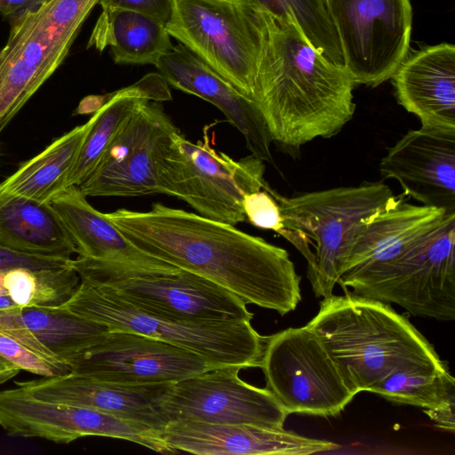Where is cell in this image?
Returning a JSON list of instances; mask_svg holds the SVG:
<instances>
[{
  "label": "cell",
  "instance_id": "obj_1",
  "mask_svg": "<svg viewBox=\"0 0 455 455\" xmlns=\"http://www.w3.org/2000/svg\"><path fill=\"white\" fill-rule=\"evenodd\" d=\"M106 214L140 251L213 282L246 305L284 315L301 300V278L289 253L261 237L160 203L147 212Z\"/></svg>",
  "mask_w": 455,
  "mask_h": 455
},
{
  "label": "cell",
  "instance_id": "obj_2",
  "mask_svg": "<svg viewBox=\"0 0 455 455\" xmlns=\"http://www.w3.org/2000/svg\"><path fill=\"white\" fill-rule=\"evenodd\" d=\"M264 16L267 38L252 100L272 141L293 154L316 138L336 135L352 119L355 84L344 65L310 43L293 17Z\"/></svg>",
  "mask_w": 455,
  "mask_h": 455
},
{
  "label": "cell",
  "instance_id": "obj_3",
  "mask_svg": "<svg viewBox=\"0 0 455 455\" xmlns=\"http://www.w3.org/2000/svg\"><path fill=\"white\" fill-rule=\"evenodd\" d=\"M307 326L355 395L368 392L396 371L448 369L428 340L390 304L348 291L323 298Z\"/></svg>",
  "mask_w": 455,
  "mask_h": 455
},
{
  "label": "cell",
  "instance_id": "obj_4",
  "mask_svg": "<svg viewBox=\"0 0 455 455\" xmlns=\"http://www.w3.org/2000/svg\"><path fill=\"white\" fill-rule=\"evenodd\" d=\"M455 212L394 258L341 275L347 291L387 304H396L415 316L455 319Z\"/></svg>",
  "mask_w": 455,
  "mask_h": 455
},
{
  "label": "cell",
  "instance_id": "obj_5",
  "mask_svg": "<svg viewBox=\"0 0 455 455\" xmlns=\"http://www.w3.org/2000/svg\"><path fill=\"white\" fill-rule=\"evenodd\" d=\"M85 282L137 308L172 319L249 321L246 304L225 288L177 267H153L78 256Z\"/></svg>",
  "mask_w": 455,
  "mask_h": 455
},
{
  "label": "cell",
  "instance_id": "obj_6",
  "mask_svg": "<svg viewBox=\"0 0 455 455\" xmlns=\"http://www.w3.org/2000/svg\"><path fill=\"white\" fill-rule=\"evenodd\" d=\"M60 307L105 324L109 331L135 332L165 341L218 367L260 368L269 339L249 321H196L150 314L83 281Z\"/></svg>",
  "mask_w": 455,
  "mask_h": 455
},
{
  "label": "cell",
  "instance_id": "obj_7",
  "mask_svg": "<svg viewBox=\"0 0 455 455\" xmlns=\"http://www.w3.org/2000/svg\"><path fill=\"white\" fill-rule=\"evenodd\" d=\"M100 0H48L8 19L0 52V132L68 56L82 25Z\"/></svg>",
  "mask_w": 455,
  "mask_h": 455
},
{
  "label": "cell",
  "instance_id": "obj_8",
  "mask_svg": "<svg viewBox=\"0 0 455 455\" xmlns=\"http://www.w3.org/2000/svg\"><path fill=\"white\" fill-rule=\"evenodd\" d=\"M194 143L174 131L157 166L159 193L185 201L197 214L235 226L246 220L243 199L263 189V161L251 154L240 160L212 147L206 127Z\"/></svg>",
  "mask_w": 455,
  "mask_h": 455
},
{
  "label": "cell",
  "instance_id": "obj_9",
  "mask_svg": "<svg viewBox=\"0 0 455 455\" xmlns=\"http://www.w3.org/2000/svg\"><path fill=\"white\" fill-rule=\"evenodd\" d=\"M165 28L252 100L267 38L262 12L238 0H173Z\"/></svg>",
  "mask_w": 455,
  "mask_h": 455
},
{
  "label": "cell",
  "instance_id": "obj_10",
  "mask_svg": "<svg viewBox=\"0 0 455 455\" xmlns=\"http://www.w3.org/2000/svg\"><path fill=\"white\" fill-rule=\"evenodd\" d=\"M277 202L285 228L314 242L315 267L307 275L316 297L332 294L344 269L352 240L361 220L395 198L382 183L340 187L286 197L263 188Z\"/></svg>",
  "mask_w": 455,
  "mask_h": 455
},
{
  "label": "cell",
  "instance_id": "obj_11",
  "mask_svg": "<svg viewBox=\"0 0 455 455\" xmlns=\"http://www.w3.org/2000/svg\"><path fill=\"white\" fill-rule=\"evenodd\" d=\"M260 368L288 414L335 416L355 396L307 325L270 335Z\"/></svg>",
  "mask_w": 455,
  "mask_h": 455
},
{
  "label": "cell",
  "instance_id": "obj_12",
  "mask_svg": "<svg viewBox=\"0 0 455 455\" xmlns=\"http://www.w3.org/2000/svg\"><path fill=\"white\" fill-rule=\"evenodd\" d=\"M355 84L376 87L390 79L408 55L412 26L410 0H325Z\"/></svg>",
  "mask_w": 455,
  "mask_h": 455
},
{
  "label": "cell",
  "instance_id": "obj_13",
  "mask_svg": "<svg viewBox=\"0 0 455 455\" xmlns=\"http://www.w3.org/2000/svg\"><path fill=\"white\" fill-rule=\"evenodd\" d=\"M240 370L219 367L171 383L161 400L168 422L192 420L283 429L288 413L267 387L241 379Z\"/></svg>",
  "mask_w": 455,
  "mask_h": 455
},
{
  "label": "cell",
  "instance_id": "obj_14",
  "mask_svg": "<svg viewBox=\"0 0 455 455\" xmlns=\"http://www.w3.org/2000/svg\"><path fill=\"white\" fill-rule=\"evenodd\" d=\"M0 427L11 436L68 443L84 436L126 440L160 453H172L162 431L82 406L35 398L18 387L0 391Z\"/></svg>",
  "mask_w": 455,
  "mask_h": 455
},
{
  "label": "cell",
  "instance_id": "obj_15",
  "mask_svg": "<svg viewBox=\"0 0 455 455\" xmlns=\"http://www.w3.org/2000/svg\"><path fill=\"white\" fill-rule=\"evenodd\" d=\"M70 372L125 384H170L219 368L204 357L143 334L108 331L68 362Z\"/></svg>",
  "mask_w": 455,
  "mask_h": 455
},
{
  "label": "cell",
  "instance_id": "obj_16",
  "mask_svg": "<svg viewBox=\"0 0 455 455\" xmlns=\"http://www.w3.org/2000/svg\"><path fill=\"white\" fill-rule=\"evenodd\" d=\"M177 129L157 101L144 102L77 187L86 196L131 197L159 193L158 160Z\"/></svg>",
  "mask_w": 455,
  "mask_h": 455
},
{
  "label": "cell",
  "instance_id": "obj_17",
  "mask_svg": "<svg viewBox=\"0 0 455 455\" xmlns=\"http://www.w3.org/2000/svg\"><path fill=\"white\" fill-rule=\"evenodd\" d=\"M379 172L422 205L455 212V130L409 131L388 148Z\"/></svg>",
  "mask_w": 455,
  "mask_h": 455
},
{
  "label": "cell",
  "instance_id": "obj_18",
  "mask_svg": "<svg viewBox=\"0 0 455 455\" xmlns=\"http://www.w3.org/2000/svg\"><path fill=\"white\" fill-rule=\"evenodd\" d=\"M167 84L214 105L243 136L251 154L274 163L272 138L256 102L179 44L155 65Z\"/></svg>",
  "mask_w": 455,
  "mask_h": 455
},
{
  "label": "cell",
  "instance_id": "obj_19",
  "mask_svg": "<svg viewBox=\"0 0 455 455\" xmlns=\"http://www.w3.org/2000/svg\"><path fill=\"white\" fill-rule=\"evenodd\" d=\"M161 435L172 453L308 455L339 447L331 441L303 436L284 428L219 425L192 420L170 421Z\"/></svg>",
  "mask_w": 455,
  "mask_h": 455
},
{
  "label": "cell",
  "instance_id": "obj_20",
  "mask_svg": "<svg viewBox=\"0 0 455 455\" xmlns=\"http://www.w3.org/2000/svg\"><path fill=\"white\" fill-rule=\"evenodd\" d=\"M15 384L25 393L40 400L101 411L160 431L168 423L161 410V400L171 383L125 385L69 372L31 380H18Z\"/></svg>",
  "mask_w": 455,
  "mask_h": 455
},
{
  "label": "cell",
  "instance_id": "obj_21",
  "mask_svg": "<svg viewBox=\"0 0 455 455\" xmlns=\"http://www.w3.org/2000/svg\"><path fill=\"white\" fill-rule=\"evenodd\" d=\"M397 102L421 126L455 130V46L442 43L407 55L392 76Z\"/></svg>",
  "mask_w": 455,
  "mask_h": 455
},
{
  "label": "cell",
  "instance_id": "obj_22",
  "mask_svg": "<svg viewBox=\"0 0 455 455\" xmlns=\"http://www.w3.org/2000/svg\"><path fill=\"white\" fill-rule=\"evenodd\" d=\"M0 331L37 355L65 363L100 341L109 329L63 307H18L0 310Z\"/></svg>",
  "mask_w": 455,
  "mask_h": 455
},
{
  "label": "cell",
  "instance_id": "obj_23",
  "mask_svg": "<svg viewBox=\"0 0 455 455\" xmlns=\"http://www.w3.org/2000/svg\"><path fill=\"white\" fill-rule=\"evenodd\" d=\"M444 210L407 203L402 196L363 218L355 232L343 273L385 262L434 228Z\"/></svg>",
  "mask_w": 455,
  "mask_h": 455
},
{
  "label": "cell",
  "instance_id": "obj_24",
  "mask_svg": "<svg viewBox=\"0 0 455 455\" xmlns=\"http://www.w3.org/2000/svg\"><path fill=\"white\" fill-rule=\"evenodd\" d=\"M78 256L153 267L173 265L140 251L117 227L93 208L77 186L71 185L50 202Z\"/></svg>",
  "mask_w": 455,
  "mask_h": 455
},
{
  "label": "cell",
  "instance_id": "obj_25",
  "mask_svg": "<svg viewBox=\"0 0 455 455\" xmlns=\"http://www.w3.org/2000/svg\"><path fill=\"white\" fill-rule=\"evenodd\" d=\"M0 245L13 251L71 259L76 252L50 203L0 194Z\"/></svg>",
  "mask_w": 455,
  "mask_h": 455
},
{
  "label": "cell",
  "instance_id": "obj_26",
  "mask_svg": "<svg viewBox=\"0 0 455 455\" xmlns=\"http://www.w3.org/2000/svg\"><path fill=\"white\" fill-rule=\"evenodd\" d=\"M97 117V112L52 141L44 150L25 162L0 183V194L50 203L68 187L83 143Z\"/></svg>",
  "mask_w": 455,
  "mask_h": 455
},
{
  "label": "cell",
  "instance_id": "obj_27",
  "mask_svg": "<svg viewBox=\"0 0 455 455\" xmlns=\"http://www.w3.org/2000/svg\"><path fill=\"white\" fill-rule=\"evenodd\" d=\"M87 47H109L116 63L155 66L173 45L160 21L130 10L102 8Z\"/></svg>",
  "mask_w": 455,
  "mask_h": 455
},
{
  "label": "cell",
  "instance_id": "obj_28",
  "mask_svg": "<svg viewBox=\"0 0 455 455\" xmlns=\"http://www.w3.org/2000/svg\"><path fill=\"white\" fill-rule=\"evenodd\" d=\"M172 99L166 81L159 73L148 74L136 84L108 95L95 110L97 117L83 143L69 186H78L99 161L136 109L148 100Z\"/></svg>",
  "mask_w": 455,
  "mask_h": 455
},
{
  "label": "cell",
  "instance_id": "obj_29",
  "mask_svg": "<svg viewBox=\"0 0 455 455\" xmlns=\"http://www.w3.org/2000/svg\"><path fill=\"white\" fill-rule=\"evenodd\" d=\"M368 392L394 403L436 409L455 401V380L448 369L400 370L382 379Z\"/></svg>",
  "mask_w": 455,
  "mask_h": 455
},
{
  "label": "cell",
  "instance_id": "obj_30",
  "mask_svg": "<svg viewBox=\"0 0 455 455\" xmlns=\"http://www.w3.org/2000/svg\"><path fill=\"white\" fill-rule=\"evenodd\" d=\"M80 277L72 266L56 268L6 269L4 285L19 307H60L76 292Z\"/></svg>",
  "mask_w": 455,
  "mask_h": 455
},
{
  "label": "cell",
  "instance_id": "obj_31",
  "mask_svg": "<svg viewBox=\"0 0 455 455\" xmlns=\"http://www.w3.org/2000/svg\"><path fill=\"white\" fill-rule=\"evenodd\" d=\"M275 20L295 19L310 43L328 60L343 64L340 44L325 0H238Z\"/></svg>",
  "mask_w": 455,
  "mask_h": 455
},
{
  "label": "cell",
  "instance_id": "obj_32",
  "mask_svg": "<svg viewBox=\"0 0 455 455\" xmlns=\"http://www.w3.org/2000/svg\"><path fill=\"white\" fill-rule=\"evenodd\" d=\"M243 209L246 220L251 225L272 230L292 243L307 259V274L313 272L315 254L309 247L311 241L301 233L285 228L279 205L266 189L245 195L243 199Z\"/></svg>",
  "mask_w": 455,
  "mask_h": 455
},
{
  "label": "cell",
  "instance_id": "obj_33",
  "mask_svg": "<svg viewBox=\"0 0 455 455\" xmlns=\"http://www.w3.org/2000/svg\"><path fill=\"white\" fill-rule=\"evenodd\" d=\"M0 355L18 366L20 371L42 377L60 376L70 372L67 363L53 362L37 355L2 331H0Z\"/></svg>",
  "mask_w": 455,
  "mask_h": 455
},
{
  "label": "cell",
  "instance_id": "obj_34",
  "mask_svg": "<svg viewBox=\"0 0 455 455\" xmlns=\"http://www.w3.org/2000/svg\"><path fill=\"white\" fill-rule=\"evenodd\" d=\"M72 259L24 253L0 245V269L27 267L34 270L64 267Z\"/></svg>",
  "mask_w": 455,
  "mask_h": 455
},
{
  "label": "cell",
  "instance_id": "obj_35",
  "mask_svg": "<svg viewBox=\"0 0 455 455\" xmlns=\"http://www.w3.org/2000/svg\"><path fill=\"white\" fill-rule=\"evenodd\" d=\"M102 8H118L137 12L166 24L171 17L173 0H100Z\"/></svg>",
  "mask_w": 455,
  "mask_h": 455
},
{
  "label": "cell",
  "instance_id": "obj_36",
  "mask_svg": "<svg viewBox=\"0 0 455 455\" xmlns=\"http://www.w3.org/2000/svg\"><path fill=\"white\" fill-rule=\"evenodd\" d=\"M425 414L442 429L454 433L455 430V401L436 408L423 409Z\"/></svg>",
  "mask_w": 455,
  "mask_h": 455
},
{
  "label": "cell",
  "instance_id": "obj_37",
  "mask_svg": "<svg viewBox=\"0 0 455 455\" xmlns=\"http://www.w3.org/2000/svg\"><path fill=\"white\" fill-rule=\"evenodd\" d=\"M31 1L32 0H0V13L9 18L27 9Z\"/></svg>",
  "mask_w": 455,
  "mask_h": 455
},
{
  "label": "cell",
  "instance_id": "obj_38",
  "mask_svg": "<svg viewBox=\"0 0 455 455\" xmlns=\"http://www.w3.org/2000/svg\"><path fill=\"white\" fill-rule=\"evenodd\" d=\"M20 371L18 366L0 355V385L18 375Z\"/></svg>",
  "mask_w": 455,
  "mask_h": 455
},
{
  "label": "cell",
  "instance_id": "obj_39",
  "mask_svg": "<svg viewBox=\"0 0 455 455\" xmlns=\"http://www.w3.org/2000/svg\"><path fill=\"white\" fill-rule=\"evenodd\" d=\"M18 307L9 295H0V310L12 309Z\"/></svg>",
  "mask_w": 455,
  "mask_h": 455
},
{
  "label": "cell",
  "instance_id": "obj_40",
  "mask_svg": "<svg viewBox=\"0 0 455 455\" xmlns=\"http://www.w3.org/2000/svg\"><path fill=\"white\" fill-rule=\"evenodd\" d=\"M6 269H0V295H8L4 285V276Z\"/></svg>",
  "mask_w": 455,
  "mask_h": 455
}]
</instances>
